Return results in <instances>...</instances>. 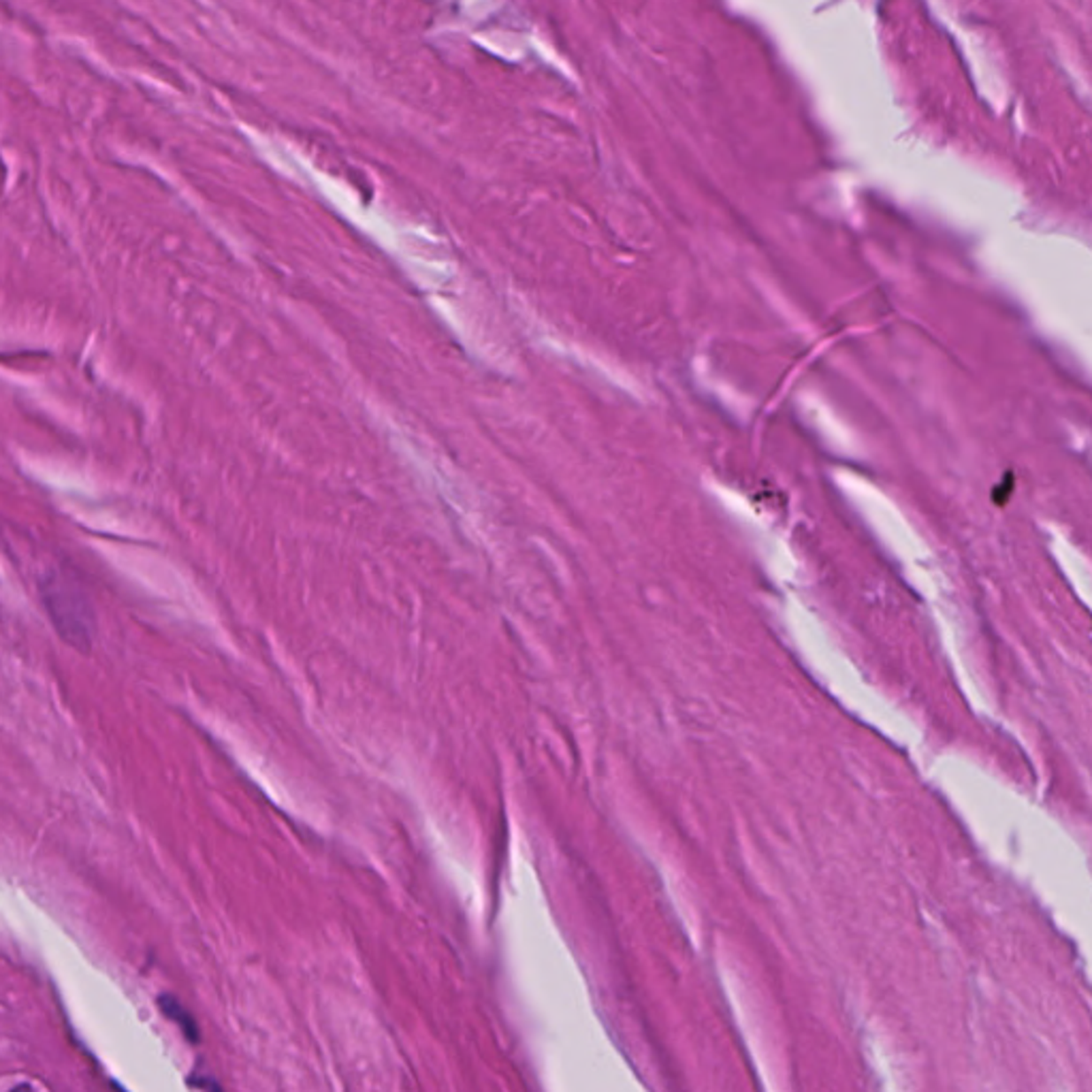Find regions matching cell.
Here are the masks:
<instances>
[{"label": "cell", "mask_w": 1092, "mask_h": 1092, "mask_svg": "<svg viewBox=\"0 0 1092 1092\" xmlns=\"http://www.w3.org/2000/svg\"><path fill=\"white\" fill-rule=\"evenodd\" d=\"M160 1007H163L164 1016H169L173 1022H178L179 1027H182V1031L186 1033V1037H190V1042L199 1039V1031H196V1022L193 1016H190L173 997H160Z\"/></svg>", "instance_id": "2"}, {"label": "cell", "mask_w": 1092, "mask_h": 1092, "mask_svg": "<svg viewBox=\"0 0 1092 1092\" xmlns=\"http://www.w3.org/2000/svg\"><path fill=\"white\" fill-rule=\"evenodd\" d=\"M41 598L66 643L75 645L80 651L90 649L95 619H92L90 604L84 592L65 578H56L51 574L48 583L41 584Z\"/></svg>", "instance_id": "1"}]
</instances>
